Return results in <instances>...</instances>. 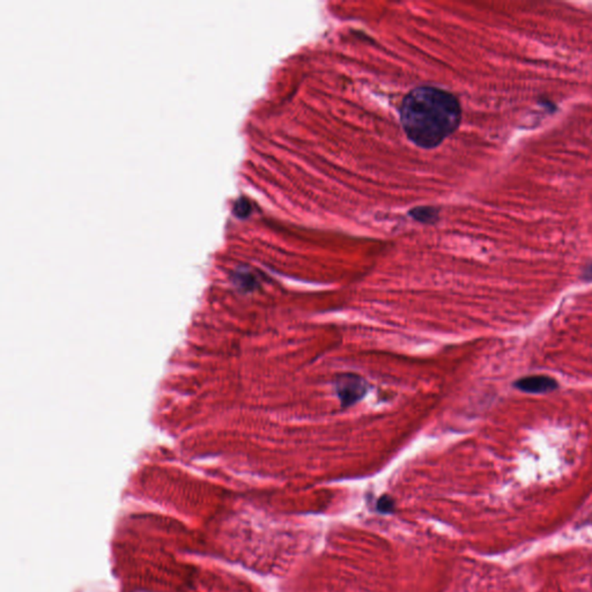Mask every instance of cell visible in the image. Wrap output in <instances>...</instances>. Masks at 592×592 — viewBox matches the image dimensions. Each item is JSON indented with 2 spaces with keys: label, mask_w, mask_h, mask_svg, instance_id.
<instances>
[{
  "label": "cell",
  "mask_w": 592,
  "mask_h": 592,
  "mask_svg": "<svg viewBox=\"0 0 592 592\" xmlns=\"http://www.w3.org/2000/svg\"><path fill=\"white\" fill-rule=\"evenodd\" d=\"M462 119L460 102L437 87H417L407 94L400 121L411 141L424 148L439 146L456 131Z\"/></svg>",
  "instance_id": "obj_1"
},
{
  "label": "cell",
  "mask_w": 592,
  "mask_h": 592,
  "mask_svg": "<svg viewBox=\"0 0 592 592\" xmlns=\"http://www.w3.org/2000/svg\"><path fill=\"white\" fill-rule=\"evenodd\" d=\"M335 386L344 407L352 406L367 393V382L359 375H339L335 379Z\"/></svg>",
  "instance_id": "obj_2"
},
{
  "label": "cell",
  "mask_w": 592,
  "mask_h": 592,
  "mask_svg": "<svg viewBox=\"0 0 592 592\" xmlns=\"http://www.w3.org/2000/svg\"><path fill=\"white\" fill-rule=\"evenodd\" d=\"M515 386L523 393H549L558 389V383L554 378L549 376L535 375L518 379L517 382H515Z\"/></svg>",
  "instance_id": "obj_3"
},
{
  "label": "cell",
  "mask_w": 592,
  "mask_h": 592,
  "mask_svg": "<svg viewBox=\"0 0 592 592\" xmlns=\"http://www.w3.org/2000/svg\"><path fill=\"white\" fill-rule=\"evenodd\" d=\"M393 508H395V501H393L390 496L384 495L381 497V499L378 500L377 502V509L378 511H381V513H391L393 511Z\"/></svg>",
  "instance_id": "obj_4"
},
{
  "label": "cell",
  "mask_w": 592,
  "mask_h": 592,
  "mask_svg": "<svg viewBox=\"0 0 592 592\" xmlns=\"http://www.w3.org/2000/svg\"><path fill=\"white\" fill-rule=\"evenodd\" d=\"M234 210H235V215H237V217L244 218L246 215H249V203H248V201H246L244 198H239V199L236 201L235 207H234Z\"/></svg>",
  "instance_id": "obj_5"
}]
</instances>
